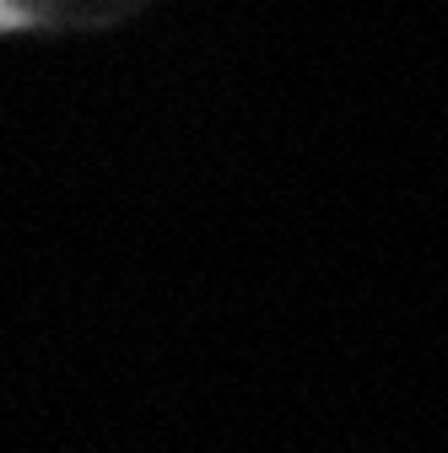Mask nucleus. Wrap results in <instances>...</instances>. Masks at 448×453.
Wrapping results in <instances>:
<instances>
[{"label": "nucleus", "instance_id": "obj_1", "mask_svg": "<svg viewBox=\"0 0 448 453\" xmlns=\"http://www.w3.org/2000/svg\"><path fill=\"white\" fill-rule=\"evenodd\" d=\"M141 12V0H0V38L6 33H60V27H103Z\"/></svg>", "mask_w": 448, "mask_h": 453}]
</instances>
